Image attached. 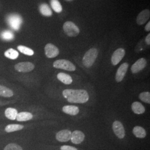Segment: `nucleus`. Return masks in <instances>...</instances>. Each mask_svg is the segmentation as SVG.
Instances as JSON below:
<instances>
[{"instance_id": "obj_1", "label": "nucleus", "mask_w": 150, "mask_h": 150, "mask_svg": "<svg viewBox=\"0 0 150 150\" xmlns=\"http://www.w3.org/2000/svg\"><path fill=\"white\" fill-rule=\"evenodd\" d=\"M62 95L68 102L74 103H84L88 101L89 95L85 90L66 89Z\"/></svg>"}, {"instance_id": "obj_2", "label": "nucleus", "mask_w": 150, "mask_h": 150, "mask_svg": "<svg viewBox=\"0 0 150 150\" xmlns=\"http://www.w3.org/2000/svg\"><path fill=\"white\" fill-rule=\"evenodd\" d=\"M6 22L12 30L18 31L21 26L23 20L21 16L18 14L12 13L7 16Z\"/></svg>"}, {"instance_id": "obj_3", "label": "nucleus", "mask_w": 150, "mask_h": 150, "mask_svg": "<svg viewBox=\"0 0 150 150\" xmlns=\"http://www.w3.org/2000/svg\"><path fill=\"white\" fill-rule=\"evenodd\" d=\"M98 56V51L96 48H92L88 50L85 54L82 62L83 65L88 68L91 67L94 64Z\"/></svg>"}, {"instance_id": "obj_4", "label": "nucleus", "mask_w": 150, "mask_h": 150, "mask_svg": "<svg viewBox=\"0 0 150 150\" xmlns=\"http://www.w3.org/2000/svg\"><path fill=\"white\" fill-rule=\"evenodd\" d=\"M54 67L56 69H62L69 71H74L76 70V67L70 61L66 59H58L54 61L53 64Z\"/></svg>"}, {"instance_id": "obj_5", "label": "nucleus", "mask_w": 150, "mask_h": 150, "mask_svg": "<svg viewBox=\"0 0 150 150\" xmlns=\"http://www.w3.org/2000/svg\"><path fill=\"white\" fill-rule=\"evenodd\" d=\"M63 28L65 33L69 37H76L80 33L79 27L72 22H66L64 25Z\"/></svg>"}, {"instance_id": "obj_6", "label": "nucleus", "mask_w": 150, "mask_h": 150, "mask_svg": "<svg viewBox=\"0 0 150 150\" xmlns=\"http://www.w3.org/2000/svg\"><path fill=\"white\" fill-rule=\"evenodd\" d=\"M113 131L115 135L120 139H122L125 136V130L123 125L118 121H115L112 125Z\"/></svg>"}, {"instance_id": "obj_7", "label": "nucleus", "mask_w": 150, "mask_h": 150, "mask_svg": "<svg viewBox=\"0 0 150 150\" xmlns=\"http://www.w3.org/2000/svg\"><path fill=\"white\" fill-rule=\"evenodd\" d=\"M35 65L30 62H22L18 63L15 66L16 71L20 72H28L34 69Z\"/></svg>"}, {"instance_id": "obj_8", "label": "nucleus", "mask_w": 150, "mask_h": 150, "mask_svg": "<svg viewBox=\"0 0 150 150\" xmlns=\"http://www.w3.org/2000/svg\"><path fill=\"white\" fill-rule=\"evenodd\" d=\"M46 56L50 59L54 58L59 54V50L56 46L52 43H48L45 47Z\"/></svg>"}, {"instance_id": "obj_9", "label": "nucleus", "mask_w": 150, "mask_h": 150, "mask_svg": "<svg viewBox=\"0 0 150 150\" xmlns=\"http://www.w3.org/2000/svg\"><path fill=\"white\" fill-rule=\"evenodd\" d=\"M125 55V50L123 48L117 49L112 54L111 57V62L113 65L115 66L120 63Z\"/></svg>"}, {"instance_id": "obj_10", "label": "nucleus", "mask_w": 150, "mask_h": 150, "mask_svg": "<svg viewBox=\"0 0 150 150\" xmlns=\"http://www.w3.org/2000/svg\"><path fill=\"white\" fill-rule=\"evenodd\" d=\"M129 68V64L127 63H123L118 68L116 74V81L117 82H121L126 75Z\"/></svg>"}, {"instance_id": "obj_11", "label": "nucleus", "mask_w": 150, "mask_h": 150, "mask_svg": "<svg viewBox=\"0 0 150 150\" xmlns=\"http://www.w3.org/2000/svg\"><path fill=\"white\" fill-rule=\"evenodd\" d=\"M72 132L68 129H63L57 133L56 138L59 142H67L71 139Z\"/></svg>"}, {"instance_id": "obj_12", "label": "nucleus", "mask_w": 150, "mask_h": 150, "mask_svg": "<svg viewBox=\"0 0 150 150\" xmlns=\"http://www.w3.org/2000/svg\"><path fill=\"white\" fill-rule=\"evenodd\" d=\"M146 64L147 61L144 58H141L132 66L131 70L133 74L138 73L145 68Z\"/></svg>"}, {"instance_id": "obj_13", "label": "nucleus", "mask_w": 150, "mask_h": 150, "mask_svg": "<svg viewBox=\"0 0 150 150\" xmlns=\"http://www.w3.org/2000/svg\"><path fill=\"white\" fill-rule=\"evenodd\" d=\"M85 138V136L82 132L79 130H76L72 133L71 140L74 144H80L83 141Z\"/></svg>"}, {"instance_id": "obj_14", "label": "nucleus", "mask_w": 150, "mask_h": 150, "mask_svg": "<svg viewBox=\"0 0 150 150\" xmlns=\"http://www.w3.org/2000/svg\"><path fill=\"white\" fill-rule=\"evenodd\" d=\"M150 12L149 10H144L141 11L137 17V23L139 25H144L146 22L150 18Z\"/></svg>"}, {"instance_id": "obj_15", "label": "nucleus", "mask_w": 150, "mask_h": 150, "mask_svg": "<svg viewBox=\"0 0 150 150\" xmlns=\"http://www.w3.org/2000/svg\"><path fill=\"white\" fill-rule=\"evenodd\" d=\"M62 111L66 114L75 116L79 113V108L77 106L74 105H67L63 107Z\"/></svg>"}, {"instance_id": "obj_16", "label": "nucleus", "mask_w": 150, "mask_h": 150, "mask_svg": "<svg viewBox=\"0 0 150 150\" xmlns=\"http://www.w3.org/2000/svg\"><path fill=\"white\" fill-rule=\"evenodd\" d=\"M57 77L59 80L64 83L65 85H70L72 82V77L70 75L65 73L60 72L57 76Z\"/></svg>"}, {"instance_id": "obj_17", "label": "nucleus", "mask_w": 150, "mask_h": 150, "mask_svg": "<svg viewBox=\"0 0 150 150\" xmlns=\"http://www.w3.org/2000/svg\"><path fill=\"white\" fill-rule=\"evenodd\" d=\"M132 110L136 114H142L145 112V108L141 103L139 102H134L132 104Z\"/></svg>"}, {"instance_id": "obj_18", "label": "nucleus", "mask_w": 150, "mask_h": 150, "mask_svg": "<svg viewBox=\"0 0 150 150\" xmlns=\"http://www.w3.org/2000/svg\"><path fill=\"white\" fill-rule=\"evenodd\" d=\"M33 118V115L32 113L28 112H21L18 113L16 120L18 121H26L30 120Z\"/></svg>"}, {"instance_id": "obj_19", "label": "nucleus", "mask_w": 150, "mask_h": 150, "mask_svg": "<svg viewBox=\"0 0 150 150\" xmlns=\"http://www.w3.org/2000/svg\"><path fill=\"white\" fill-rule=\"evenodd\" d=\"M15 38L14 34L10 30H6L1 31L0 33V38L4 41H11Z\"/></svg>"}, {"instance_id": "obj_20", "label": "nucleus", "mask_w": 150, "mask_h": 150, "mask_svg": "<svg viewBox=\"0 0 150 150\" xmlns=\"http://www.w3.org/2000/svg\"><path fill=\"white\" fill-rule=\"evenodd\" d=\"M133 134L134 136L139 139H144L146 136V132L145 129L141 126H135L133 129Z\"/></svg>"}, {"instance_id": "obj_21", "label": "nucleus", "mask_w": 150, "mask_h": 150, "mask_svg": "<svg viewBox=\"0 0 150 150\" xmlns=\"http://www.w3.org/2000/svg\"><path fill=\"white\" fill-rule=\"evenodd\" d=\"M39 10L43 16L49 17L52 15V12L51 11V8L46 4H42L40 5Z\"/></svg>"}, {"instance_id": "obj_22", "label": "nucleus", "mask_w": 150, "mask_h": 150, "mask_svg": "<svg viewBox=\"0 0 150 150\" xmlns=\"http://www.w3.org/2000/svg\"><path fill=\"white\" fill-rule=\"evenodd\" d=\"M5 114L7 118L11 120H16V116L18 114V112H17V110L15 108L9 107L6 110Z\"/></svg>"}, {"instance_id": "obj_23", "label": "nucleus", "mask_w": 150, "mask_h": 150, "mask_svg": "<svg viewBox=\"0 0 150 150\" xmlns=\"http://www.w3.org/2000/svg\"><path fill=\"white\" fill-rule=\"evenodd\" d=\"M24 128V126L19 124H11L7 125L5 127V131L7 132H12L17 131H20Z\"/></svg>"}, {"instance_id": "obj_24", "label": "nucleus", "mask_w": 150, "mask_h": 150, "mask_svg": "<svg viewBox=\"0 0 150 150\" xmlns=\"http://www.w3.org/2000/svg\"><path fill=\"white\" fill-rule=\"evenodd\" d=\"M13 95V92L11 89L5 86L0 85V96L5 97H10Z\"/></svg>"}, {"instance_id": "obj_25", "label": "nucleus", "mask_w": 150, "mask_h": 150, "mask_svg": "<svg viewBox=\"0 0 150 150\" xmlns=\"http://www.w3.org/2000/svg\"><path fill=\"white\" fill-rule=\"evenodd\" d=\"M4 54L7 58L11 59H16L19 56L18 52L13 48L8 49L5 52Z\"/></svg>"}, {"instance_id": "obj_26", "label": "nucleus", "mask_w": 150, "mask_h": 150, "mask_svg": "<svg viewBox=\"0 0 150 150\" xmlns=\"http://www.w3.org/2000/svg\"><path fill=\"white\" fill-rule=\"evenodd\" d=\"M51 6L52 8L57 13H60L62 11V7L58 0H51Z\"/></svg>"}, {"instance_id": "obj_27", "label": "nucleus", "mask_w": 150, "mask_h": 150, "mask_svg": "<svg viewBox=\"0 0 150 150\" xmlns=\"http://www.w3.org/2000/svg\"><path fill=\"white\" fill-rule=\"evenodd\" d=\"M17 49L20 52H21L23 54H25L28 56H32L34 54V52L31 48H28L26 46L20 45L17 47Z\"/></svg>"}, {"instance_id": "obj_28", "label": "nucleus", "mask_w": 150, "mask_h": 150, "mask_svg": "<svg viewBox=\"0 0 150 150\" xmlns=\"http://www.w3.org/2000/svg\"><path fill=\"white\" fill-rule=\"evenodd\" d=\"M139 98L143 102L150 103V93L149 92H144L139 95Z\"/></svg>"}, {"instance_id": "obj_29", "label": "nucleus", "mask_w": 150, "mask_h": 150, "mask_svg": "<svg viewBox=\"0 0 150 150\" xmlns=\"http://www.w3.org/2000/svg\"><path fill=\"white\" fill-rule=\"evenodd\" d=\"M4 150H23L20 146L16 144H10L5 147Z\"/></svg>"}, {"instance_id": "obj_30", "label": "nucleus", "mask_w": 150, "mask_h": 150, "mask_svg": "<svg viewBox=\"0 0 150 150\" xmlns=\"http://www.w3.org/2000/svg\"><path fill=\"white\" fill-rule=\"evenodd\" d=\"M61 150H77V149L75 147L64 145L61 147Z\"/></svg>"}, {"instance_id": "obj_31", "label": "nucleus", "mask_w": 150, "mask_h": 150, "mask_svg": "<svg viewBox=\"0 0 150 150\" xmlns=\"http://www.w3.org/2000/svg\"><path fill=\"white\" fill-rule=\"evenodd\" d=\"M145 41H146V42L147 43V45H150V34L149 33L147 36H146V40H145Z\"/></svg>"}, {"instance_id": "obj_32", "label": "nucleus", "mask_w": 150, "mask_h": 150, "mask_svg": "<svg viewBox=\"0 0 150 150\" xmlns=\"http://www.w3.org/2000/svg\"><path fill=\"white\" fill-rule=\"evenodd\" d=\"M145 30L146 31H150V22H149L146 25L145 27Z\"/></svg>"}, {"instance_id": "obj_33", "label": "nucleus", "mask_w": 150, "mask_h": 150, "mask_svg": "<svg viewBox=\"0 0 150 150\" xmlns=\"http://www.w3.org/2000/svg\"><path fill=\"white\" fill-rule=\"evenodd\" d=\"M67 1H71V0H67Z\"/></svg>"}]
</instances>
